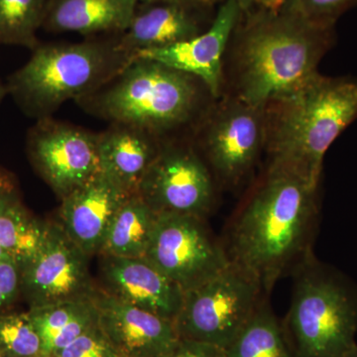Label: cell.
Masks as SVG:
<instances>
[{"instance_id":"4","label":"cell","mask_w":357,"mask_h":357,"mask_svg":"<svg viewBox=\"0 0 357 357\" xmlns=\"http://www.w3.org/2000/svg\"><path fill=\"white\" fill-rule=\"evenodd\" d=\"M204 91L208 93L191 75L134 57L109 83L76 102L110 123L128 124L166 140L198 117Z\"/></svg>"},{"instance_id":"32","label":"cell","mask_w":357,"mask_h":357,"mask_svg":"<svg viewBox=\"0 0 357 357\" xmlns=\"http://www.w3.org/2000/svg\"><path fill=\"white\" fill-rule=\"evenodd\" d=\"M9 185H11L10 183L8 182V181L6 180V178L2 177V176H0V194H1L2 192L4 191V190L6 189L7 187H8ZM2 258H10L7 256L6 253L4 252L3 249L0 248V259H2Z\"/></svg>"},{"instance_id":"1","label":"cell","mask_w":357,"mask_h":357,"mask_svg":"<svg viewBox=\"0 0 357 357\" xmlns=\"http://www.w3.org/2000/svg\"><path fill=\"white\" fill-rule=\"evenodd\" d=\"M318 185L297 174L268 167L232 225L229 259L255 274L268 294L310 253Z\"/></svg>"},{"instance_id":"7","label":"cell","mask_w":357,"mask_h":357,"mask_svg":"<svg viewBox=\"0 0 357 357\" xmlns=\"http://www.w3.org/2000/svg\"><path fill=\"white\" fill-rule=\"evenodd\" d=\"M263 294L259 279L230 260L217 274L185 291L174 323L178 337L227 349L255 314Z\"/></svg>"},{"instance_id":"2","label":"cell","mask_w":357,"mask_h":357,"mask_svg":"<svg viewBox=\"0 0 357 357\" xmlns=\"http://www.w3.org/2000/svg\"><path fill=\"white\" fill-rule=\"evenodd\" d=\"M333 29L279 8L243 11L234 32L236 98L267 109L306 86L319 74Z\"/></svg>"},{"instance_id":"3","label":"cell","mask_w":357,"mask_h":357,"mask_svg":"<svg viewBox=\"0 0 357 357\" xmlns=\"http://www.w3.org/2000/svg\"><path fill=\"white\" fill-rule=\"evenodd\" d=\"M266 112L268 167L319 187L326 151L357 119V79L319 74Z\"/></svg>"},{"instance_id":"23","label":"cell","mask_w":357,"mask_h":357,"mask_svg":"<svg viewBox=\"0 0 357 357\" xmlns=\"http://www.w3.org/2000/svg\"><path fill=\"white\" fill-rule=\"evenodd\" d=\"M49 0H0V44L35 49Z\"/></svg>"},{"instance_id":"13","label":"cell","mask_w":357,"mask_h":357,"mask_svg":"<svg viewBox=\"0 0 357 357\" xmlns=\"http://www.w3.org/2000/svg\"><path fill=\"white\" fill-rule=\"evenodd\" d=\"M98 324L119 357H163L180 340L174 321L93 291Z\"/></svg>"},{"instance_id":"22","label":"cell","mask_w":357,"mask_h":357,"mask_svg":"<svg viewBox=\"0 0 357 357\" xmlns=\"http://www.w3.org/2000/svg\"><path fill=\"white\" fill-rule=\"evenodd\" d=\"M225 351L227 357H297L265 298Z\"/></svg>"},{"instance_id":"35","label":"cell","mask_w":357,"mask_h":357,"mask_svg":"<svg viewBox=\"0 0 357 357\" xmlns=\"http://www.w3.org/2000/svg\"><path fill=\"white\" fill-rule=\"evenodd\" d=\"M0 357H2L1 354H0Z\"/></svg>"},{"instance_id":"12","label":"cell","mask_w":357,"mask_h":357,"mask_svg":"<svg viewBox=\"0 0 357 357\" xmlns=\"http://www.w3.org/2000/svg\"><path fill=\"white\" fill-rule=\"evenodd\" d=\"M88 257L59 225H47L43 243L21 269V293L30 307L93 295Z\"/></svg>"},{"instance_id":"21","label":"cell","mask_w":357,"mask_h":357,"mask_svg":"<svg viewBox=\"0 0 357 357\" xmlns=\"http://www.w3.org/2000/svg\"><path fill=\"white\" fill-rule=\"evenodd\" d=\"M47 225L32 217L8 187L0 194V248L22 266L37 252L46 234Z\"/></svg>"},{"instance_id":"29","label":"cell","mask_w":357,"mask_h":357,"mask_svg":"<svg viewBox=\"0 0 357 357\" xmlns=\"http://www.w3.org/2000/svg\"><path fill=\"white\" fill-rule=\"evenodd\" d=\"M163 357H227L225 349L215 345L181 338L172 351Z\"/></svg>"},{"instance_id":"18","label":"cell","mask_w":357,"mask_h":357,"mask_svg":"<svg viewBox=\"0 0 357 357\" xmlns=\"http://www.w3.org/2000/svg\"><path fill=\"white\" fill-rule=\"evenodd\" d=\"M153 134L122 123H110L98 134L100 170L128 194H137L162 143Z\"/></svg>"},{"instance_id":"14","label":"cell","mask_w":357,"mask_h":357,"mask_svg":"<svg viewBox=\"0 0 357 357\" xmlns=\"http://www.w3.org/2000/svg\"><path fill=\"white\" fill-rule=\"evenodd\" d=\"M243 9L234 0H225L211 24L194 38L178 43L139 52L135 57L150 59L203 83L211 96H218L222 86V61Z\"/></svg>"},{"instance_id":"20","label":"cell","mask_w":357,"mask_h":357,"mask_svg":"<svg viewBox=\"0 0 357 357\" xmlns=\"http://www.w3.org/2000/svg\"><path fill=\"white\" fill-rule=\"evenodd\" d=\"M157 218L158 213L139 195H130L112 218L98 253L114 257H145Z\"/></svg>"},{"instance_id":"31","label":"cell","mask_w":357,"mask_h":357,"mask_svg":"<svg viewBox=\"0 0 357 357\" xmlns=\"http://www.w3.org/2000/svg\"><path fill=\"white\" fill-rule=\"evenodd\" d=\"M139 3H154V2H182V3H195V2H206L208 0H138Z\"/></svg>"},{"instance_id":"17","label":"cell","mask_w":357,"mask_h":357,"mask_svg":"<svg viewBox=\"0 0 357 357\" xmlns=\"http://www.w3.org/2000/svg\"><path fill=\"white\" fill-rule=\"evenodd\" d=\"M204 4L206 2L138 4L128 29L117 38L119 47L135 56L139 52L163 48L198 36L210 27H204L199 10Z\"/></svg>"},{"instance_id":"9","label":"cell","mask_w":357,"mask_h":357,"mask_svg":"<svg viewBox=\"0 0 357 357\" xmlns=\"http://www.w3.org/2000/svg\"><path fill=\"white\" fill-rule=\"evenodd\" d=\"M137 194L157 213L204 218L213 206L215 185L210 169L192 148L164 140Z\"/></svg>"},{"instance_id":"19","label":"cell","mask_w":357,"mask_h":357,"mask_svg":"<svg viewBox=\"0 0 357 357\" xmlns=\"http://www.w3.org/2000/svg\"><path fill=\"white\" fill-rule=\"evenodd\" d=\"M138 0H49L43 27L84 36L128 29Z\"/></svg>"},{"instance_id":"25","label":"cell","mask_w":357,"mask_h":357,"mask_svg":"<svg viewBox=\"0 0 357 357\" xmlns=\"http://www.w3.org/2000/svg\"><path fill=\"white\" fill-rule=\"evenodd\" d=\"M81 298L30 307L29 316L42 340V354L56 335L64 331L72 321L93 307V297Z\"/></svg>"},{"instance_id":"26","label":"cell","mask_w":357,"mask_h":357,"mask_svg":"<svg viewBox=\"0 0 357 357\" xmlns=\"http://www.w3.org/2000/svg\"><path fill=\"white\" fill-rule=\"evenodd\" d=\"M356 6L357 0H282L278 8L312 24L335 27L338 18Z\"/></svg>"},{"instance_id":"16","label":"cell","mask_w":357,"mask_h":357,"mask_svg":"<svg viewBox=\"0 0 357 357\" xmlns=\"http://www.w3.org/2000/svg\"><path fill=\"white\" fill-rule=\"evenodd\" d=\"M132 194L102 172L62 199V229L86 255L100 252L112 218Z\"/></svg>"},{"instance_id":"24","label":"cell","mask_w":357,"mask_h":357,"mask_svg":"<svg viewBox=\"0 0 357 357\" xmlns=\"http://www.w3.org/2000/svg\"><path fill=\"white\" fill-rule=\"evenodd\" d=\"M0 354L2 357H42V340L29 312L0 316Z\"/></svg>"},{"instance_id":"6","label":"cell","mask_w":357,"mask_h":357,"mask_svg":"<svg viewBox=\"0 0 357 357\" xmlns=\"http://www.w3.org/2000/svg\"><path fill=\"white\" fill-rule=\"evenodd\" d=\"M295 270L292 302L283 326L296 356L344 357L357 344V305L311 255Z\"/></svg>"},{"instance_id":"33","label":"cell","mask_w":357,"mask_h":357,"mask_svg":"<svg viewBox=\"0 0 357 357\" xmlns=\"http://www.w3.org/2000/svg\"><path fill=\"white\" fill-rule=\"evenodd\" d=\"M344 357H357V344L351 351L347 352Z\"/></svg>"},{"instance_id":"30","label":"cell","mask_w":357,"mask_h":357,"mask_svg":"<svg viewBox=\"0 0 357 357\" xmlns=\"http://www.w3.org/2000/svg\"><path fill=\"white\" fill-rule=\"evenodd\" d=\"M210 3L215 1H225V0H208ZM239 6L241 7L243 11L250 10L255 8H278L280 6L282 0H234Z\"/></svg>"},{"instance_id":"5","label":"cell","mask_w":357,"mask_h":357,"mask_svg":"<svg viewBox=\"0 0 357 357\" xmlns=\"http://www.w3.org/2000/svg\"><path fill=\"white\" fill-rule=\"evenodd\" d=\"M31 58L9 79L7 93L26 114L52 117L66 102L95 93L135 56L114 40L38 45Z\"/></svg>"},{"instance_id":"27","label":"cell","mask_w":357,"mask_h":357,"mask_svg":"<svg viewBox=\"0 0 357 357\" xmlns=\"http://www.w3.org/2000/svg\"><path fill=\"white\" fill-rule=\"evenodd\" d=\"M52 357H119L98 324Z\"/></svg>"},{"instance_id":"11","label":"cell","mask_w":357,"mask_h":357,"mask_svg":"<svg viewBox=\"0 0 357 357\" xmlns=\"http://www.w3.org/2000/svg\"><path fill=\"white\" fill-rule=\"evenodd\" d=\"M267 112L234 96L213 114L204 130V153L225 184L237 185L266 146Z\"/></svg>"},{"instance_id":"28","label":"cell","mask_w":357,"mask_h":357,"mask_svg":"<svg viewBox=\"0 0 357 357\" xmlns=\"http://www.w3.org/2000/svg\"><path fill=\"white\" fill-rule=\"evenodd\" d=\"M21 293V269L11 258L0 259V310L10 306Z\"/></svg>"},{"instance_id":"8","label":"cell","mask_w":357,"mask_h":357,"mask_svg":"<svg viewBox=\"0 0 357 357\" xmlns=\"http://www.w3.org/2000/svg\"><path fill=\"white\" fill-rule=\"evenodd\" d=\"M145 258L183 291L217 274L230 262L218 244L194 215L158 213Z\"/></svg>"},{"instance_id":"15","label":"cell","mask_w":357,"mask_h":357,"mask_svg":"<svg viewBox=\"0 0 357 357\" xmlns=\"http://www.w3.org/2000/svg\"><path fill=\"white\" fill-rule=\"evenodd\" d=\"M102 291L175 323L184 291L146 258L103 256Z\"/></svg>"},{"instance_id":"10","label":"cell","mask_w":357,"mask_h":357,"mask_svg":"<svg viewBox=\"0 0 357 357\" xmlns=\"http://www.w3.org/2000/svg\"><path fill=\"white\" fill-rule=\"evenodd\" d=\"M30 158L61 198L100 170L98 134L52 117L38 119L28 134Z\"/></svg>"},{"instance_id":"34","label":"cell","mask_w":357,"mask_h":357,"mask_svg":"<svg viewBox=\"0 0 357 357\" xmlns=\"http://www.w3.org/2000/svg\"><path fill=\"white\" fill-rule=\"evenodd\" d=\"M7 93V89L3 88L1 84H0V102H1L2 98H3L4 95Z\"/></svg>"}]
</instances>
